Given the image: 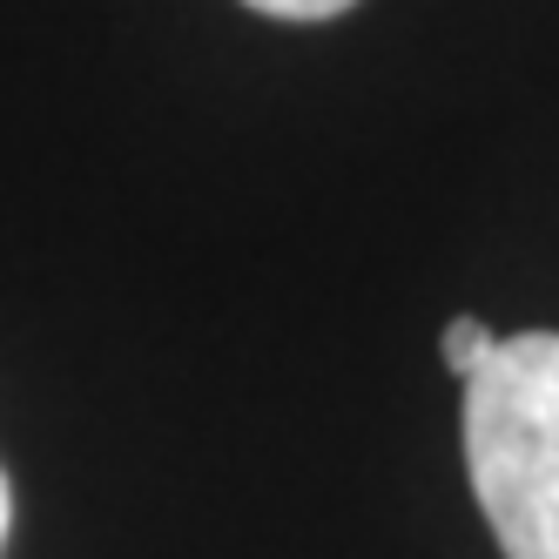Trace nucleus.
Here are the masks:
<instances>
[{"label": "nucleus", "instance_id": "1", "mask_svg": "<svg viewBox=\"0 0 559 559\" xmlns=\"http://www.w3.org/2000/svg\"><path fill=\"white\" fill-rule=\"evenodd\" d=\"M465 472L506 559H559V331H519L465 378Z\"/></svg>", "mask_w": 559, "mask_h": 559}, {"label": "nucleus", "instance_id": "2", "mask_svg": "<svg viewBox=\"0 0 559 559\" xmlns=\"http://www.w3.org/2000/svg\"><path fill=\"white\" fill-rule=\"evenodd\" d=\"M499 350V331L492 324H478V317H452L445 324V337H438V357H445V371L465 384L478 365H486V357Z\"/></svg>", "mask_w": 559, "mask_h": 559}, {"label": "nucleus", "instance_id": "3", "mask_svg": "<svg viewBox=\"0 0 559 559\" xmlns=\"http://www.w3.org/2000/svg\"><path fill=\"white\" fill-rule=\"evenodd\" d=\"M250 14H270V21H337L350 14L357 0H243Z\"/></svg>", "mask_w": 559, "mask_h": 559}, {"label": "nucleus", "instance_id": "4", "mask_svg": "<svg viewBox=\"0 0 559 559\" xmlns=\"http://www.w3.org/2000/svg\"><path fill=\"white\" fill-rule=\"evenodd\" d=\"M8 526H14V486H8V472H0V546H8Z\"/></svg>", "mask_w": 559, "mask_h": 559}]
</instances>
